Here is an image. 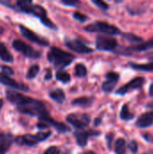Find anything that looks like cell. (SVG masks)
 <instances>
[{"label":"cell","instance_id":"obj_16","mask_svg":"<svg viewBox=\"0 0 153 154\" xmlns=\"http://www.w3.org/2000/svg\"><path fill=\"white\" fill-rule=\"evenodd\" d=\"M153 125V111L142 114L136 122V125L140 128H147Z\"/></svg>","mask_w":153,"mask_h":154},{"label":"cell","instance_id":"obj_17","mask_svg":"<svg viewBox=\"0 0 153 154\" xmlns=\"http://www.w3.org/2000/svg\"><path fill=\"white\" fill-rule=\"evenodd\" d=\"M0 60L5 62H13L14 60L13 55L2 42H0Z\"/></svg>","mask_w":153,"mask_h":154},{"label":"cell","instance_id":"obj_20","mask_svg":"<svg viewBox=\"0 0 153 154\" xmlns=\"http://www.w3.org/2000/svg\"><path fill=\"white\" fill-rule=\"evenodd\" d=\"M115 150L116 154H125L126 151V142L123 138H119L116 140L115 144Z\"/></svg>","mask_w":153,"mask_h":154},{"label":"cell","instance_id":"obj_39","mask_svg":"<svg viewBox=\"0 0 153 154\" xmlns=\"http://www.w3.org/2000/svg\"><path fill=\"white\" fill-rule=\"evenodd\" d=\"M149 92H150V95H151V96H153V84L152 85H151L150 89H149Z\"/></svg>","mask_w":153,"mask_h":154},{"label":"cell","instance_id":"obj_29","mask_svg":"<svg viewBox=\"0 0 153 154\" xmlns=\"http://www.w3.org/2000/svg\"><path fill=\"white\" fill-rule=\"evenodd\" d=\"M92 3L95 4L96 5H97L99 8L103 9V10H107V9L109 8V5H108L106 2L101 1V0H93Z\"/></svg>","mask_w":153,"mask_h":154},{"label":"cell","instance_id":"obj_19","mask_svg":"<svg viewBox=\"0 0 153 154\" xmlns=\"http://www.w3.org/2000/svg\"><path fill=\"white\" fill-rule=\"evenodd\" d=\"M153 49V40L148 41L144 43H140L138 45L132 46L130 48H127L128 51H144Z\"/></svg>","mask_w":153,"mask_h":154},{"label":"cell","instance_id":"obj_35","mask_svg":"<svg viewBox=\"0 0 153 154\" xmlns=\"http://www.w3.org/2000/svg\"><path fill=\"white\" fill-rule=\"evenodd\" d=\"M36 126H37V128H39L40 130H43V129H47V128L49 127V125H48L47 124H45V123H43V122H40V123H38Z\"/></svg>","mask_w":153,"mask_h":154},{"label":"cell","instance_id":"obj_11","mask_svg":"<svg viewBox=\"0 0 153 154\" xmlns=\"http://www.w3.org/2000/svg\"><path fill=\"white\" fill-rule=\"evenodd\" d=\"M0 83L5 85V86L10 87L12 88H15V89L21 90V91H23V92H28L29 91V88L26 85H24L23 83L16 82L14 79L8 77V75H5V74H4L2 72H0Z\"/></svg>","mask_w":153,"mask_h":154},{"label":"cell","instance_id":"obj_18","mask_svg":"<svg viewBox=\"0 0 153 154\" xmlns=\"http://www.w3.org/2000/svg\"><path fill=\"white\" fill-rule=\"evenodd\" d=\"M50 97L54 100L55 102L59 103V104H61L64 102L66 97H65V94L63 92V90L60 89V88H57V89H54L52 91L50 92Z\"/></svg>","mask_w":153,"mask_h":154},{"label":"cell","instance_id":"obj_38","mask_svg":"<svg viewBox=\"0 0 153 154\" xmlns=\"http://www.w3.org/2000/svg\"><path fill=\"white\" fill-rule=\"evenodd\" d=\"M101 121H102V120H101V118H96V119L95 120V123H94V124H95V125H96V126H98V125H100Z\"/></svg>","mask_w":153,"mask_h":154},{"label":"cell","instance_id":"obj_24","mask_svg":"<svg viewBox=\"0 0 153 154\" xmlns=\"http://www.w3.org/2000/svg\"><path fill=\"white\" fill-rule=\"evenodd\" d=\"M39 71H40V67H39V65H37V64L32 65V66L30 67V69H28V72H27V74H26V78H27L28 79H34V78L38 75Z\"/></svg>","mask_w":153,"mask_h":154},{"label":"cell","instance_id":"obj_28","mask_svg":"<svg viewBox=\"0 0 153 154\" xmlns=\"http://www.w3.org/2000/svg\"><path fill=\"white\" fill-rule=\"evenodd\" d=\"M73 17L76 20H78V22H80V23H84L85 21L87 20V16L83 14H81V13H79V12H75L73 14Z\"/></svg>","mask_w":153,"mask_h":154},{"label":"cell","instance_id":"obj_10","mask_svg":"<svg viewBox=\"0 0 153 154\" xmlns=\"http://www.w3.org/2000/svg\"><path fill=\"white\" fill-rule=\"evenodd\" d=\"M145 83V79L142 77H138L133 79L132 81L128 82L127 84L124 85L123 87H121L120 88H118L116 90V94L118 95H124L127 92H129L130 90H133V89H138L141 88L143 84Z\"/></svg>","mask_w":153,"mask_h":154},{"label":"cell","instance_id":"obj_5","mask_svg":"<svg viewBox=\"0 0 153 154\" xmlns=\"http://www.w3.org/2000/svg\"><path fill=\"white\" fill-rule=\"evenodd\" d=\"M85 30L90 32H102L105 34H108V35H116V34L121 33L119 28H117L116 26H114V25H111L109 23H106L105 22H100V21L95 23L88 24L87 26L85 27Z\"/></svg>","mask_w":153,"mask_h":154},{"label":"cell","instance_id":"obj_14","mask_svg":"<svg viewBox=\"0 0 153 154\" xmlns=\"http://www.w3.org/2000/svg\"><path fill=\"white\" fill-rule=\"evenodd\" d=\"M14 142V136L9 132H0V154H5Z\"/></svg>","mask_w":153,"mask_h":154},{"label":"cell","instance_id":"obj_34","mask_svg":"<svg viewBox=\"0 0 153 154\" xmlns=\"http://www.w3.org/2000/svg\"><path fill=\"white\" fill-rule=\"evenodd\" d=\"M113 137H114V134H113L112 133H111V134H108L106 135V141H107V145H108V148H111Z\"/></svg>","mask_w":153,"mask_h":154},{"label":"cell","instance_id":"obj_15","mask_svg":"<svg viewBox=\"0 0 153 154\" xmlns=\"http://www.w3.org/2000/svg\"><path fill=\"white\" fill-rule=\"evenodd\" d=\"M90 134L91 135H98L99 133H93V132L87 133V132H86L84 130H78L74 134L78 144L79 146H81V147H85L87 145V141H88V137H89Z\"/></svg>","mask_w":153,"mask_h":154},{"label":"cell","instance_id":"obj_30","mask_svg":"<svg viewBox=\"0 0 153 154\" xmlns=\"http://www.w3.org/2000/svg\"><path fill=\"white\" fill-rule=\"evenodd\" d=\"M128 148H129V150H130L133 153H136V152H138V148H139L137 142L134 141V140H133V141H131V142L129 143V144H128Z\"/></svg>","mask_w":153,"mask_h":154},{"label":"cell","instance_id":"obj_6","mask_svg":"<svg viewBox=\"0 0 153 154\" xmlns=\"http://www.w3.org/2000/svg\"><path fill=\"white\" fill-rule=\"evenodd\" d=\"M13 47L15 51L21 52L23 55L32 59H38L41 56V53L38 51H35L32 46L26 44L21 40H14Z\"/></svg>","mask_w":153,"mask_h":154},{"label":"cell","instance_id":"obj_2","mask_svg":"<svg viewBox=\"0 0 153 154\" xmlns=\"http://www.w3.org/2000/svg\"><path fill=\"white\" fill-rule=\"evenodd\" d=\"M15 5H16L17 9L20 12L32 14V15L38 17L45 26H47L52 30L57 29V26L48 18L47 12L41 5H34L30 0H20V1H17Z\"/></svg>","mask_w":153,"mask_h":154},{"label":"cell","instance_id":"obj_32","mask_svg":"<svg viewBox=\"0 0 153 154\" xmlns=\"http://www.w3.org/2000/svg\"><path fill=\"white\" fill-rule=\"evenodd\" d=\"M43 154H60V151L58 147L51 146V147L48 148Z\"/></svg>","mask_w":153,"mask_h":154},{"label":"cell","instance_id":"obj_43","mask_svg":"<svg viewBox=\"0 0 153 154\" xmlns=\"http://www.w3.org/2000/svg\"><path fill=\"white\" fill-rule=\"evenodd\" d=\"M3 31H4V29H3L2 27H0V33H2V32H3Z\"/></svg>","mask_w":153,"mask_h":154},{"label":"cell","instance_id":"obj_22","mask_svg":"<svg viewBox=\"0 0 153 154\" xmlns=\"http://www.w3.org/2000/svg\"><path fill=\"white\" fill-rule=\"evenodd\" d=\"M92 102H93V98L83 97H79V98H77V99L73 100L72 105L81 106H90L92 104Z\"/></svg>","mask_w":153,"mask_h":154},{"label":"cell","instance_id":"obj_27","mask_svg":"<svg viewBox=\"0 0 153 154\" xmlns=\"http://www.w3.org/2000/svg\"><path fill=\"white\" fill-rule=\"evenodd\" d=\"M123 36L124 38H126L128 41L132 42H142V38L135 35V34H133V33H124Z\"/></svg>","mask_w":153,"mask_h":154},{"label":"cell","instance_id":"obj_41","mask_svg":"<svg viewBox=\"0 0 153 154\" xmlns=\"http://www.w3.org/2000/svg\"><path fill=\"white\" fill-rule=\"evenodd\" d=\"M3 105H4V101H3L2 98H0V111H1V108H2V106H3Z\"/></svg>","mask_w":153,"mask_h":154},{"label":"cell","instance_id":"obj_3","mask_svg":"<svg viewBox=\"0 0 153 154\" xmlns=\"http://www.w3.org/2000/svg\"><path fill=\"white\" fill-rule=\"evenodd\" d=\"M48 60L59 69L68 67L75 59V57L67 51H62L58 47H51L47 55Z\"/></svg>","mask_w":153,"mask_h":154},{"label":"cell","instance_id":"obj_4","mask_svg":"<svg viewBox=\"0 0 153 154\" xmlns=\"http://www.w3.org/2000/svg\"><path fill=\"white\" fill-rule=\"evenodd\" d=\"M51 134L50 131L48 132H39L35 134H23L19 135L14 139L16 144L20 146H33L37 143L47 140Z\"/></svg>","mask_w":153,"mask_h":154},{"label":"cell","instance_id":"obj_9","mask_svg":"<svg viewBox=\"0 0 153 154\" xmlns=\"http://www.w3.org/2000/svg\"><path fill=\"white\" fill-rule=\"evenodd\" d=\"M19 29H20V32H21L22 35L24 38H26L27 40H29L30 42H32L37 43V44L41 45V46H48L49 45L48 41H46L45 39L41 38L35 32H33L32 31H31L29 28L23 26V24H20L19 25Z\"/></svg>","mask_w":153,"mask_h":154},{"label":"cell","instance_id":"obj_40","mask_svg":"<svg viewBox=\"0 0 153 154\" xmlns=\"http://www.w3.org/2000/svg\"><path fill=\"white\" fill-rule=\"evenodd\" d=\"M81 154H96V152H92V151H88V152H83V153Z\"/></svg>","mask_w":153,"mask_h":154},{"label":"cell","instance_id":"obj_25","mask_svg":"<svg viewBox=\"0 0 153 154\" xmlns=\"http://www.w3.org/2000/svg\"><path fill=\"white\" fill-rule=\"evenodd\" d=\"M56 79L62 83H69L70 81V75L65 71H58L56 73Z\"/></svg>","mask_w":153,"mask_h":154},{"label":"cell","instance_id":"obj_21","mask_svg":"<svg viewBox=\"0 0 153 154\" xmlns=\"http://www.w3.org/2000/svg\"><path fill=\"white\" fill-rule=\"evenodd\" d=\"M130 66L137 70L142 71H153V61L147 64H136V63H130Z\"/></svg>","mask_w":153,"mask_h":154},{"label":"cell","instance_id":"obj_7","mask_svg":"<svg viewBox=\"0 0 153 154\" xmlns=\"http://www.w3.org/2000/svg\"><path fill=\"white\" fill-rule=\"evenodd\" d=\"M66 121L78 130H82L88 126L90 116L87 114H69L66 117Z\"/></svg>","mask_w":153,"mask_h":154},{"label":"cell","instance_id":"obj_13","mask_svg":"<svg viewBox=\"0 0 153 154\" xmlns=\"http://www.w3.org/2000/svg\"><path fill=\"white\" fill-rule=\"evenodd\" d=\"M106 80L102 84V89L106 93H110L115 88V85L118 82L119 75L115 72H108L106 76Z\"/></svg>","mask_w":153,"mask_h":154},{"label":"cell","instance_id":"obj_44","mask_svg":"<svg viewBox=\"0 0 153 154\" xmlns=\"http://www.w3.org/2000/svg\"><path fill=\"white\" fill-rule=\"evenodd\" d=\"M152 60H153V59H152Z\"/></svg>","mask_w":153,"mask_h":154},{"label":"cell","instance_id":"obj_42","mask_svg":"<svg viewBox=\"0 0 153 154\" xmlns=\"http://www.w3.org/2000/svg\"><path fill=\"white\" fill-rule=\"evenodd\" d=\"M143 154H153V150L152 151H149L148 152H145V153Z\"/></svg>","mask_w":153,"mask_h":154},{"label":"cell","instance_id":"obj_26","mask_svg":"<svg viewBox=\"0 0 153 154\" xmlns=\"http://www.w3.org/2000/svg\"><path fill=\"white\" fill-rule=\"evenodd\" d=\"M75 73L78 77H80V78H83V77H86L87 74V68L85 67V65L81 64V63H78L76 65L75 67Z\"/></svg>","mask_w":153,"mask_h":154},{"label":"cell","instance_id":"obj_12","mask_svg":"<svg viewBox=\"0 0 153 154\" xmlns=\"http://www.w3.org/2000/svg\"><path fill=\"white\" fill-rule=\"evenodd\" d=\"M66 46L69 49H70L76 52H78V53L87 54V53H92L94 51V50L92 48L87 47L79 40H68V41H66Z\"/></svg>","mask_w":153,"mask_h":154},{"label":"cell","instance_id":"obj_33","mask_svg":"<svg viewBox=\"0 0 153 154\" xmlns=\"http://www.w3.org/2000/svg\"><path fill=\"white\" fill-rule=\"evenodd\" d=\"M61 4H63L65 5L74 6L76 5H78L79 4V1H76V0H63V1H61Z\"/></svg>","mask_w":153,"mask_h":154},{"label":"cell","instance_id":"obj_37","mask_svg":"<svg viewBox=\"0 0 153 154\" xmlns=\"http://www.w3.org/2000/svg\"><path fill=\"white\" fill-rule=\"evenodd\" d=\"M143 137H144V139L145 140H147L148 142H153V136L152 135H151L150 134H143Z\"/></svg>","mask_w":153,"mask_h":154},{"label":"cell","instance_id":"obj_1","mask_svg":"<svg viewBox=\"0 0 153 154\" xmlns=\"http://www.w3.org/2000/svg\"><path fill=\"white\" fill-rule=\"evenodd\" d=\"M5 96L7 100L16 106L17 110L22 114L37 117L41 122H43L48 125H52L59 133L63 134L69 131V128L66 125L57 122L50 116V114L41 101L9 89L5 91Z\"/></svg>","mask_w":153,"mask_h":154},{"label":"cell","instance_id":"obj_31","mask_svg":"<svg viewBox=\"0 0 153 154\" xmlns=\"http://www.w3.org/2000/svg\"><path fill=\"white\" fill-rule=\"evenodd\" d=\"M0 69L2 70V73L5 74V75H13L14 74V70L12 69V68L5 66V65H1Z\"/></svg>","mask_w":153,"mask_h":154},{"label":"cell","instance_id":"obj_36","mask_svg":"<svg viewBox=\"0 0 153 154\" xmlns=\"http://www.w3.org/2000/svg\"><path fill=\"white\" fill-rule=\"evenodd\" d=\"M51 78H52V74H51L50 69H47V73H46L44 79H45L46 80H50V79H51Z\"/></svg>","mask_w":153,"mask_h":154},{"label":"cell","instance_id":"obj_23","mask_svg":"<svg viewBox=\"0 0 153 154\" xmlns=\"http://www.w3.org/2000/svg\"><path fill=\"white\" fill-rule=\"evenodd\" d=\"M120 117H121V119H123V120L129 121V120L133 119L134 116L129 111L128 106H127V105H124L123 107H122L121 113H120Z\"/></svg>","mask_w":153,"mask_h":154},{"label":"cell","instance_id":"obj_8","mask_svg":"<svg viewBox=\"0 0 153 154\" xmlns=\"http://www.w3.org/2000/svg\"><path fill=\"white\" fill-rule=\"evenodd\" d=\"M96 46L99 51H115L117 47V41L112 36H104L98 35L96 39Z\"/></svg>","mask_w":153,"mask_h":154}]
</instances>
